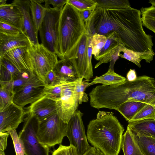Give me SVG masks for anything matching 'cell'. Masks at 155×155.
<instances>
[{"label": "cell", "mask_w": 155, "mask_h": 155, "mask_svg": "<svg viewBox=\"0 0 155 155\" xmlns=\"http://www.w3.org/2000/svg\"><path fill=\"white\" fill-rule=\"evenodd\" d=\"M139 10L132 8L108 9L97 7L85 25H103L109 31H116L124 46L140 52L153 51V37L143 30Z\"/></svg>", "instance_id": "obj_1"}, {"label": "cell", "mask_w": 155, "mask_h": 155, "mask_svg": "<svg viewBox=\"0 0 155 155\" xmlns=\"http://www.w3.org/2000/svg\"><path fill=\"white\" fill-rule=\"evenodd\" d=\"M123 126L111 112L99 111L87 127L88 142L103 155H118L121 148Z\"/></svg>", "instance_id": "obj_2"}, {"label": "cell", "mask_w": 155, "mask_h": 155, "mask_svg": "<svg viewBox=\"0 0 155 155\" xmlns=\"http://www.w3.org/2000/svg\"><path fill=\"white\" fill-rule=\"evenodd\" d=\"M86 33L80 12L67 2L62 9L60 18L58 56L61 59L74 58L80 41Z\"/></svg>", "instance_id": "obj_3"}, {"label": "cell", "mask_w": 155, "mask_h": 155, "mask_svg": "<svg viewBox=\"0 0 155 155\" xmlns=\"http://www.w3.org/2000/svg\"><path fill=\"white\" fill-rule=\"evenodd\" d=\"M115 95L119 106L130 101L155 106V79L143 75L131 81L127 79L124 83L117 86Z\"/></svg>", "instance_id": "obj_4"}, {"label": "cell", "mask_w": 155, "mask_h": 155, "mask_svg": "<svg viewBox=\"0 0 155 155\" xmlns=\"http://www.w3.org/2000/svg\"><path fill=\"white\" fill-rule=\"evenodd\" d=\"M68 127L56 112L38 121L36 136L40 143L49 147L60 144L66 136Z\"/></svg>", "instance_id": "obj_5"}, {"label": "cell", "mask_w": 155, "mask_h": 155, "mask_svg": "<svg viewBox=\"0 0 155 155\" xmlns=\"http://www.w3.org/2000/svg\"><path fill=\"white\" fill-rule=\"evenodd\" d=\"M46 8L45 15L39 30L41 44L58 56L59 19L62 9Z\"/></svg>", "instance_id": "obj_6"}, {"label": "cell", "mask_w": 155, "mask_h": 155, "mask_svg": "<svg viewBox=\"0 0 155 155\" xmlns=\"http://www.w3.org/2000/svg\"><path fill=\"white\" fill-rule=\"evenodd\" d=\"M26 112L22 128L18 134L24 145L25 155H49V147L40 143L36 136L38 120Z\"/></svg>", "instance_id": "obj_7"}, {"label": "cell", "mask_w": 155, "mask_h": 155, "mask_svg": "<svg viewBox=\"0 0 155 155\" xmlns=\"http://www.w3.org/2000/svg\"><path fill=\"white\" fill-rule=\"evenodd\" d=\"M34 73L44 82L45 76L53 70L58 60V56L41 44L29 48Z\"/></svg>", "instance_id": "obj_8"}, {"label": "cell", "mask_w": 155, "mask_h": 155, "mask_svg": "<svg viewBox=\"0 0 155 155\" xmlns=\"http://www.w3.org/2000/svg\"><path fill=\"white\" fill-rule=\"evenodd\" d=\"M79 79L65 82L63 85L61 97L56 102L59 116L64 122L67 124L79 104L75 91L76 84Z\"/></svg>", "instance_id": "obj_9"}, {"label": "cell", "mask_w": 155, "mask_h": 155, "mask_svg": "<svg viewBox=\"0 0 155 155\" xmlns=\"http://www.w3.org/2000/svg\"><path fill=\"white\" fill-rule=\"evenodd\" d=\"M83 114L77 110L68 123L66 137L70 145L76 149L79 155L84 153L90 147L83 122Z\"/></svg>", "instance_id": "obj_10"}, {"label": "cell", "mask_w": 155, "mask_h": 155, "mask_svg": "<svg viewBox=\"0 0 155 155\" xmlns=\"http://www.w3.org/2000/svg\"><path fill=\"white\" fill-rule=\"evenodd\" d=\"M45 84L34 73L31 74L25 84L14 94L13 103L23 107L32 104L45 95Z\"/></svg>", "instance_id": "obj_11"}, {"label": "cell", "mask_w": 155, "mask_h": 155, "mask_svg": "<svg viewBox=\"0 0 155 155\" xmlns=\"http://www.w3.org/2000/svg\"><path fill=\"white\" fill-rule=\"evenodd\" d=\"M89 37L87 34L83 36L74 58L69 60L76 71L78 78L89 81L93 75L92 64L89 60L88 49Z\"/></svg>", "instance_id": "obj_12"}, {"label": "cell", "mask_w": 155, "mask_h": 155, "mask_svg": "<svg viewBox=\"0 0 155 155\" xmlns=\"http://www.w3.org/2000/svg\"><path fill=\"white\" fill-rule=\"evenodd\" d=\"M26 111L14 103L5 109L0 111V133L15 129L24 121Z\"/></svg>", "instance_id": "obj_13"}, {"label": "cell", "mask_w": 155, "mask_h": 155, "mask_svg": "<svg viewBox=\"0 0 155 155\" xmlns=\"http://www.w3.org/2000/svg\"><path fill=\"white\" fill-rule=\"evenodd\" d=\"M12 3L16 5L21 12L22 19V32L29 39L32 45L39 44L36 31L33 22L30 8V0H15Z\"/></svg>", "instance_id": "obj_14"}, {"label": "cell", "mask_w": 155, "mask_h": 155, "mask_svg": "<svg viewBox=\"0 0 155 155\" xmlns=\"http://www.w3.org/2000/svg\"><path fill=\"white\" fill-rule=\"evenodd\" d=\"M30 47L16 48L6 53L2 57L13 64L20 71H27L34 73L29 51Z\"/></svg>", "instance_id": "obj_15"}, {"label": "cell", "mask_w": 155, "mask_h": 155, "mask_svg": "<svg viewBox=\"0 0 155 155\" xmlns=\"http://www.w3.org/2000/svg\"><path fill=\"white\" fill-rule=\"evenodd\" d=\"M26 111L39 121L57 112L58 108L56 102L45 95L30 104Z\"/></svg>", "instance_id": "obj_16"}, {"label": "cell", "mask_w": 155, "mask_h": 155, "mask_svg": "<svg viewBox=\"0 0 155 155\" xmlns=\"http://www.w3.org/2000/svg\"><path fill=\"white\" fill-rule=\"evenodd\" d=\"M32 45L29 38L23 33L9 35L0 33V58L10 50L22 47H31Z\"/></svg>", "instance_id": "obj_17"}, {"label": "cell", "mask_w": 155, "mask_h": 155, "mask_svg": "<svg viewBox=\"0 0 155 155\" xmlns=\"http://www.w3.org/2000/svg\"><path fill=\"white\" fill-rule=\"evenodd\" d=\"M0 21L10 24L22 30V14L18 7L14 3L6 4L0 6Z\"/></svg>", "instance_id": "obj_18"}, {"label": "cell", "mask_w": 155, "mask_h": 155, "mask_svg": "<svg viewBox=\"0 0 155 155\" xmlns=\"http://www.w3.org/2000/svg\"><path fill=\"white\" fill-rule=\"evenodd\" d=\"M127 126L136 135L155 138V120L146 119L128 123Z\"/></svg>", "instance_id": "obj_19"}, {"label": "cell", "mask_w": 155, "mask_h": 155, "mask_svg": "<svg viewBox=\"0 0 155 155\" xmlns=\"http://www.w3.org/2000/svg\"><path fill=\"white\" fill-rule=\"evenodd\" d=\"M121 148L124 155H145L137 143L135 134L128 126L123 135Z\"/></svg>", "instance_id": "obj_20"}, {"label": "cell", "mask_w": 155, "mask_h": 155, "mask_svg": "<svg viewBox=\"0 0 155 155\" xmlns=\"http://www.w3.org/2000/svg\"><path fill=\"white\" fill-rule=\"evenodd\" d=\"M120 51L123 53H120L119 57L132 62L139 68L141 67L142 60H144L146 62L150 63L153 60L155 54L153 51L144 52L134 51L127 49L123 45H121Z\"/></svg>", "instance_id": "obj_21"}, {"label": "cell", "mask_w": 155, "mask_h": 155, "mask_svg": "<svg viewBox=\"0 0 155 155\" xmlns=\"http://www.w3.org/2000/svg\"><path fill=\"white\" fill-rule=\"evenodd\" d=\"M53 70L60 77L67 81H74L78 78L73 64L69 59L58 60Z\"/></svg>", "instance_id": "obj_22"}, {"label": "cell", "mask_w": 155, "mask_h": 155, "mask_svg": "<svg viewBox=\"0 0 155 155\" xmlns=\"http://www.w3.org/2000/svg\"><path fill=\"white\" fill-rule=\"evenodd\" d=\"M127 79L115 73L114 68H109L105 73L99 77H96L89 83L88 87L92 85L100 84L104 85H118L124 83Z\"/></svg>", "instance_id": "obj_23"}, {"label": "cell", "mask_w": 155, "mask_h": 155, "mask_svg": "<svg viewBox=\"0 0 155 155\" xmlns=\"http://www.w3.org/2000/svg\"><path fill=\"white\" fill-rule=\"evenodd\" d=\"M19 71L9 61L3 57L0 58V82L11 81Z\"/></svg>", "instance_id": "obj_24"}, {"label": "cell", "mask_w": 155, "mask_h": 155, "mask_svg": "<svg viewBox=\"0 0 155 155\" xmlns=\"http://www.w3.org/2000/svg\"><path fill=\"white\" fill-rule=\"evenodd\" d=\"M146 104L136 101L126 102L120 105L116 110L118 111L129 122L140 108Z\"/></svg>", "instance_id": "obj_25"}, {"label": "cell", "mask_w": 155, "mask_h": 155, "mask_svg": "<svg viewBox=\"0 0 155 155\" xmlns=\"http://www.w3.org/2000/svg\"><path fill=\"white\" fill-rule=\"evenodd\" d=\"M30 8L34 25L38 32L45 15L46 8L35 0H30Z\"/></svg>", "instance_id": "obj_26"}, {"label": "cell", "mask_w": 155, "mask_h": 155, "mask_svg": "<svg viewBox=\"0 0 155 155\" xmlns=\"http://www.w3.org/2000/svg\"><path fill=\"white\" fill-rule=\"evenodd\" d=\"M32 74L27 71H20L11 81L5 82H0V84L12 90L15 94L25 84Z\"/></svg>", "instance_id": "obj_27"}, {"label": "cell", "mask_w": 155, "mask_h": 155, "mask_svg": "<svg viewBox=\"0 0 155 155\" xmlns=\"http://www.w3.org/2000/svg\"><path fill=\"white\" fill-rule=\"evenodd\" d=\"M106 36L107 41L98 57L95 58L97 60L99 61L107 52L115 48L120 45H124L121 38L116 31L110 32Z\"/></svg>", "instance_id": "obj_28"}, {"label": "cell", "mask_w": 155, "mask_h": 155, "mask_svg": "<svg viewBox=\"0 0 155 155\" xmlns=\"http://www.w3.org/2000/svg\"><path fill=\"white\" fill-rule=\"evenodd\" d=\"M143 25L155 33V6L140 9Z\"/></svg>", "instance_id": "obj_29"}, {"label": "cell", "mask_w": 155, "mask_h": 155, "mask_svg": "<svg viewBox=\"0 0 155 155\" xmlns=\"http://www.w3.org/2000/svg\"><path fill=\"white\" fill-rule=\"evenodd\" d=\"M135 135L145 155H155V138L135 134Z\"/></svg>", "instance_id": "obj_30"}, {"label": "cell", "mask_w": 155, "mask_h": 155, "mask_svg": "<svg viewBox=\"0 0 155 155\" xmlns=\"http://www.w3.org/2000/svg\"><path fill=\"white\" fill-rule=\"evenodd\" d=\"M15 93L5 86L0 85V111H2L13 103Z\"/></svg>", "instance_id": "obj_31"}, {"label": "cell", "mask_w": 155, "mask_h": 155, "mask_svg": "<svg viewBox=\"0 0 155 155\" xmlns=\"http://www.w3.org/2000/svg\"><path fill=\"white\" fill-rule=\"evenodd\" d=\"M97 7L108 9H119L131 8L129 1L127 0H95Z\"/></svg>", "instance_id": "obj_32"}, {"label": "cell", "mask_w": 155, "mask_h": 155, "mask_svg": "<svg viewBox=\"0 0 155 155\" xmlns=\"http://www.w3.org/2000/svg\"><path fill=\"white\" fill-rule=\"evenodd\" d=\"M146 119L155 120V106L146 104L128 122Z\"/></svg>", "instance_id": "obj_33"}, {"label": "cell", "mask_w": 155, "mask_h": 155, "mask_svg": "<svg viewBox=\"0 0 155 155\" xmlns=\"http://www.w3.org/2000/svg\"><path fill=\"white\" fill-rule=\"evenodd\" d=\"M121 45H120L107 52L95 65L94 68H97L103 64L110 62V63L109 68H113L114 65L116 61L118 58L121 52L120 49Z\"/></svg>", "instance_id": "obj_34"}, {"label": "cell", "mask_w": 155, "mask_h": 155, "mask_svg": "<svg viewBox=\"0 0 155 155\" xmlns=\"http://www.w3.org/2000/svg\"><path fill=\"white\" fill-rule=\"evenodd\" d=\"M90 37L92 48V54L95 58L98 57L101 50L104 46L107 38L105 36L97 33L94 34Z\"/></svg>", "instance_id": "obj_35"}, {"label": "cell", "mask_w": 155, "mask_h": 155, "mask_svg": "<svg viewBox=\"0 0 155 155\" xmlns=\"http://www.w3.org/2000/svg\"><path fill=\"white\" fill-rule=\"evenodd\" d=\"M67 81L54 86L45 85L44 91V94L48 98L56 102L61 97L63 85Z\"/></svg>", "instance_id": "obj_36"}, {"label": "cell", "mask_w": 155, "mask_h": 155, "mask_svg": "<svg viewBox=\"0 0 155 155\" xmlns=\"http://www.w3.org/2000/svg\"><path fill=\"white\" fill-rule=\"evenodd\" d=\"M68 3L80 12L95 9L97 5L95 0H68Z\"/></svg>", "instance_id": "obj_37"}, {"label": "cell", "mask_w": 155, "mask_h": 155, "mask_svg": "<svg viewBox=\"0 0 155 155\" xmlns=\"http://www.w3.org/2000/svg\"><path fill=\"white\" fill-rule=\"evenodd\" d=\"M83 79L79 78L75 87V91L78 99L79 104H81L82 102H87L88 101L87 95L85 92V90L88 87L89 82L85 80L83 81Z\"/></svg>", "instance_id": "obj_38"}, {"label": "cell", "mask_w": 155, "mask_h": 155, "mask_svg": "<svg viewBox=\"0 0 155 155\" xmlns=\"http://www.w3.org/2000/svg\"><path fill=\"white\" fill-rule=\"evenodd\" d=\"M7 132L12 139L16 155H25L23 141L19 137L16 130L11 129Z\"/></svg>", "instance_id": "obj_39"}, {"label": "cell", "mask_w": 155, "mask_h": 155, "mask_svg": "<svg viewBox=\"0 0 155 155\" xmlns=\"http://www.w3.org/2000/svg\"><path fill=\"white\" fill-rule=\"evenodd\" d=\"M65 81H67L61 78L53 70L47 74L44 83L45 85L51 86Z\"/></svg>", "instance_id": "obj_40"}, {"label": "cell", "mask_w": 155, "mask_h": 155, "mask_svg": "<svg viewBox=\"0 0 155 155\" xmlns=\"http://www.w3.org/2000/svg\"><path fill=\"white\" fill-rule=\"evenodd\" d=\"M52 155H79L76 148L70 145L66 146L60 144L59 147L52 152Z\"/></svg>", "instance_id": "obj_41"}, {"label": "cell", "mask_w": 155, "mask_h": 155, "mask_svg": "<svg viewBox=\"0 0 155 155\" xmlns=\"http://www.w3.org/2000/svg\"><path fill=\"white\" fill-rule=\"evenodd\" d=\"M0 33L9 35H16L23 33L19 28L1 21H0Z\"/></svg>", "instance_id": "obj_42"}, {"label": "cell", "mask_w": 155, "mask_h": 155, "mask_svg": "<svg viewBox=\"0 0 155 155\" xmlns=\"http://www.w3.org/2000/svg\"><path fill=\"white\" fill-rule=\"evenodd\" d=\"M68 0H45L44 7L47 8L52 5L53 8L62 9L64 5L68 2Z\"/></svg>", "instance_id": "obj_43"}, {"label": "cell", "mask_w": 155, "mask_h": 155, "mask_svg": "<svg viewBox=\"0 0 155 155\" xmlns=\"http://www.w3.org/2000/svg\"><path fill=\"white\" fill-rule=\"evenodd\" d=\"M9 135L8 132L0 133V151H4L6 148L8 138Z\"/></svg>", "instance_id": "obj_44"}, {"label": "cell", "mask_w": 155, "mask_h": 155, "mask_svg": "<svg viewBox=\"0 0 155 155\" xmlns=\"http://www.w3.org/2000/svg\"><path fill=\"white\" fill-rule=\"evenodd\" d=\"M95 9H90L81 12H80L82 19L84 22L85 25L87 23L90 19Z\"/></svg>", "instance_id": "obj_45"}, {"label": "cell", "mask_w": 155, "mask_h": 155, "mask_svg": "<svg viewBox=\"0 0 155 155\" xmlns=\"http://www.w3.org/2000/svg\"><path fill=\"white\" fill-rule=\"evenodd\" d=\"M81 155H103L102 153L94 147H90Z\"/></svg>", "instance_id": "obj_46"}, {"label": "cell", "mask_w": 155, "mask_h": 155, "mask_svg": "<svg viewBox=\"0 0 155 155\" xmlns=\"http://www.w3.org/2000/svg\"><path fill=\"white\" fill-rule=\"evenodd\" d=\"M137 77L134 69H130L127 74V79L129 81H131L135 80Z\"/></svg>", "instance_id": "obj_47"}, {"label": "cell", "mask_w": 155, "mask_h": 155, "mask_svg": "<svg viewBox=\"0 0 155 155\" xmlns=\"http://www.w3.org/2000/svg\"><path fill=\"white\" fill-rule=\"evenodd\" d=\"M6 0H0V6L6 4Z\"/></svg>", "instance_id": "obj_48"}, {"label": "cell", "mask_w": 155, "mask_h": 155, "mask_svg": "<svg viewBox=\"0 0 155 155\" xmlns=\"http://www.w3.org/2000/svg\"><path fill=\"white\" fill-rule=\"evenodd\" d=\"M148 2L151 5L155 6V0H150Z\"/></svg>", "instance_id": "obj_49"}]
</instances>
